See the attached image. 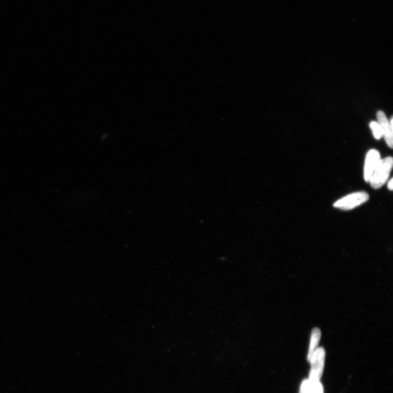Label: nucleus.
Instances as JSON below:
<instances>
[{"instance_id":"1","label":"nucleus","mask_w":393,"mask_h":393,"mask_svg":"<svg viewBox=\"0 0 393 393\" xmlns=\"http://www.w3.org/2000/svg\"><path fill=\"white\" fill-rule=\"evenodd\" d=\"M392 163L391 157H387L380 160L369 181L372 188L380 189L387 182L392 168Z\"/></svg>"},{"instance_id":"10","label":"nucleus","mask_w":393,"mask_h":393,"mask_svg":"<svg viewBox=\"0 0 393 393\" xmlns=\"http://www.w3.org/2000/svg\"><path fill=\"white\" fill-rule=\"evenodd\" d=\"M388 189L390 191L392 190V179H390V180L388 183Z\"/></svg>"},{"instance_id":"7","label":"nucleus","mask_w":393,"mask_h":393,"mask_svg":"<svg viewBox=\"0 0 393 393\" xmlns=\"http://www.w3.org/2000/svg\"><path fill=\"white\" fill-rule=\"evenodd\" d=\"M370 127L375 139L377 140L381 139L383 137V131L380 124L378 122L372 121L370 123Z\"/></svg>"},{"instance_id":"4","label":"nucleus","mask_w":393,"mask_h":393,"mask_svg":"<svg viewBox=\"0 0 393 393\" xmlns=\"http://www.w3.org/2000/svg\"><path fill=\"white\" fill-rule=\"evenodd\" d=\"M381 160V155L378 151L372 149L368 151L365 158L364 169V178L365 182L369 183L372 174Z\"/></svg>"},{"instance_id":"8","label":"nucleus","mask_w":393,"mask_h":393,"mask_svg":"<svg viewBox=\"0 0 393 393\" xmlns=\"http://www.w3.org/2000/svg\"><path fill=\"white\" fill-rule=\"evenodd\" d=\"M311 384V393H323V387L319 380H309Z\"/></svg>"},{"instance_id":"3","label":"nucleus","mask_w":393,"mask_h":393,"mask_svg":"<svg viewBox=\"0 0 393 393\" xmlns=\"http://www.w3.org/2000/svg\"><path fill=\"white\" fill-rule=\"evenodd\" d=\"M326 352L322 347L317 348L310 359L311 370H310V380H320L322 375L325 365Z\"/></svg>"},{"instance_id":"9","label":"nucleus","mask_w":393,"mask_h":393,"mask_svg":"<svg viewBox=\"0 0 393 393\" xmlns=\"http://www.w3.org/2000/svg\"><path fill=\"white\" fill-rule=\"evenodd\" d=\"M300 393H311V384L309 380L302 382Z\"/></svg>"},{"instance_id":"2","label":"nucleus","mask_w":393,"mask_h":393,"mask_svg":"<svg viewBox=\"0 0 393 393\" xmlns=\"http://www.w3.org/2000/svg\"><path fill=\"white\" fill-rule=\"evenodd\" d=\"M369 199L368 193L364 191L357 192L340 199L334 203L333 206L335 208L349 210L367 202Z\"/></svg>"},{"instance_id":"6","label":"nucleus","mask_w":393,"mask_h":393,"mask_svg":"<svg viewBox=\"0 0 393 393\" xmlns=\"http://www.w3.org/2000/svg\"><path fill=\"white\" fill-rule=\"evenodd\" d=\"M321 337V331L318 328H315L313 329L311 339H310V343L308 356V360L310 361L314 352L317 348Z\"/></svg>"},{"instance_id":"5","label":"nucleus","mask_w":393,"mask_h":393,"mask_svg":"<svg viewBox=\"0 0 393 393\" xmlns=\"http://www.w3.org/2000/svg\"><path fill=\"white\" fill-rule=\"evenodd\" d=\"M378 123L380 124L383 131V136L388 146L392 148L393 133L392 126L390 125L387 116L382 111H378L377 113Z\"/></svg>"}]
</instances>
